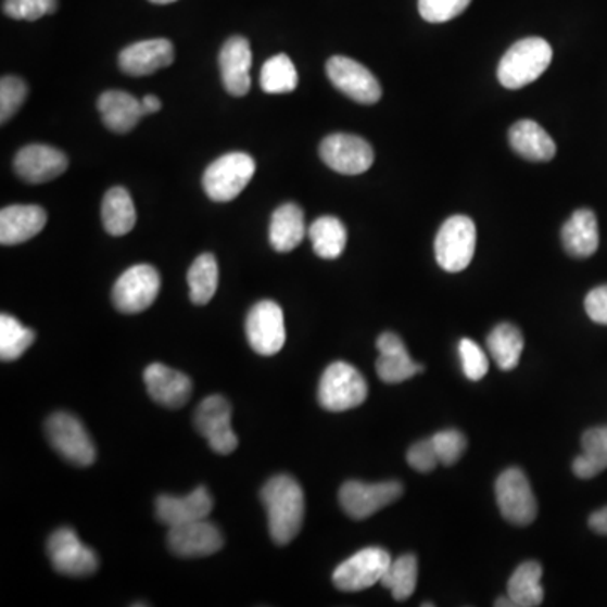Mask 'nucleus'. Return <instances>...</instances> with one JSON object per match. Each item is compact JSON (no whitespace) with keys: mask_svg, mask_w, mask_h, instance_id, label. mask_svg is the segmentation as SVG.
Returning a JSON list of instances; mask_svg holds the SVG:
<instances>
[{"mask_svg":"<svg viewBox=\"0 0 607 607\" xmlns=\"http://www.w3.org/2000/svg\"><path fill=\"white\" fill-rule=\"evenodd\" d=\"M380 356L377 359V374L385 383H402L414 375L422 374L423 366L415 363L408 355L401 338L393 332H383L377 340Z\"/></svg>","mask_w":607,"mask_h":607,"instance_id":"5701e85b","label":"nucleus"},{"mask_svg":"<svg viewBox=\"0 0 607 607\" xmlns=\"http://www.w3.org/2000/svg\"><path fill=\"white\" fill-rule=\"evenodd\" d=\"M152 4H173V2H176V0H151Z\"/></svg>","mask_w":607,"mask_h":607,"instance_id":"de8ad7c7","label":"nucleus"},{"mask_svg":"<svg viewBox=\"0 0 607 607\" xmlns=\"http://www.w3.org/2000/svg\"><path fill=\"white\" fill-rule=\"evenodd\" d=\"M255 174V161L245 152H230L204 170L203 188L210 200L228 203L240 197Z\"/></svg>","mask_w":607,"mask_h":607,"instance_id":"7ed1b4c3","label":"nucleus"},{"mask_svg":"<svg viewBox=\"0 0 607 607\" xmlns=\"http://www.w3.org/2000/svg\"><path fill=\"white\" fill-rule=\"evenodd\" d=\"M407 460L410 468L419 472H430L438 468L439 459L438 451H435L434 441L432 438L423 439V441L417 442V444L412 445L407 453Z\"/></svg>","mask_w":607,"mask_h":607,"instance_id":"79ce46f5","label":"nucleus"},{"mask_svg":"<svg viewBox=\"0 0 607 607\" xmlns=\"http://www.w3.org/2000/svg\"><path fill=\"white\" fill-rule=\"evenodd\" d=\"M402 494L404 486L399 481L375 484L347 481L341 486L340 503L347 517L353 520H366L402 498Z\"/></svg>","mask_w":607,"mask_h":607,"instance_id":"9d476101","label":"nucleus"},{"mask_svg":"<svg viewBox=\"0 0 607 607\" xmlns=\"http://www.w3.org/2000/svg\"><path fill=\"white\" fill-rule=\"evenodd\" d=\"M306 237V219L302 207L295 203H286L277 207L270 219L271 249L280 253L292 252L301 245Z\"/></svg>","mask_w":607,"mask_h":607,"instance_id":"393cba45","label":"nucleus"},{"mask_svg":"<svg viewBox=\"0 0 607 607\" xmlns=\"http://www.w3.org/2000/svg\"><path fill=\"white\" fill-rule=\"evenodd\" d=\"M508 139L518 155L533 163H548L557 152L552 137L533 121L517 122L509 129Z\"/></svg>","mask_w":607,"mask_h":607,"instance_id":"bb28decb","label":"nucleus"},{"mask_svg":"<svg viewBox=\"0 0 607 607\" xmlns=\"http://www.w3.org/2000/svg\"><path fill=\"white\" fill-rule=\"evenodd\" d=\"M99 110L103 124L112 132L117 134L130 132L146 115L142 102H139L134 94L121 90L105 91L99 99Z\"/></svg>","mask_w":607,"mask_h":607,"instance_id":"b1692460","label":"nucleus"},{"mask_svg":"<svg viewBox=\"0 0 607 607\" xmlns=\"http://www.w3.org/2000/svg\"><path fill=\"white\" fill-rule=\"evenodd\" d=\"M417 573H419L417 558L415 555L405 554L392 560L380 584L389 589L396 600H407L417 587Z\"/></svg>","mask_w":607,"mask_h":607,"instance_id":"f704fd0d","label":"nucleus"},{"mask_svg":"<svg viewBox=\"0 0 607 607\" xmlns=\"http://www.w3.org/2000/svg\"><path fill=\"white\" fill-rule=\"evenodd\" d=\"M319 155L326 166L346 176H358L374 166L375 152L363 137L332 134L319 146Z\"/></svg>","mask_w":607,"mask_h":607,"instance_id":"9b49d317","label":"nucleus"},{"mask_svg":"<svg viewBox=\"0 0 607 607\" xmlns=\"http://www.w3.org/2000/svg\"><path fill=\"white\" fill-rule=\"evenodd\" d=\"M223 542L225 540L218 527L207 521V518L173 527L167 535V543L173 554L185 558L216 554L222 551Z\"/></svg>","mask_w":607,"mask_h":607,"instance_id":"f3484780","label":"nucleus"},{"mask_svg":"<svg viewBox=\"0 0 607 607\" xmlns=\"http://www.w3.org/2000/svg\"><path fill=\"white\" fill-rule=\"evenodd\" d=\"M589 527L597 533V535H607V506L597 509L589 517Z\"/></svg>","mask_w":607,"mask_h":607,"instance_id":"c03bdc74","label":"nucleus"},{"mask_svg":"<svg viewBox=\"0 0 607 607\" xmlns=\"http://www.w3.org/2000/svg\"><path fill=\"white\" fill-rule=\"evenodd\" d=\"M496 499L499 511L509 523L527 527L533 523L539 514L535 494L524 472L518 468H508L496 479Z\"/></svg>","mask_w":607,"mask_h":607,"instance_id":"0eeeda50","label":"nucleus"},{"mask_svg":"<svg viewBox=\"0 0 607 607\" xmlns=\"http://www.w3.org/2000/svg\"><path fill=\"white\" fill-rule=\"evenodd\" d=\"M471 0H419V12L427 23H447L463 14Z\"/></svg>","mask_w":607,"mask_h":607,"instance_id":"4c0bfd02","label":"nucleus"},{"mask_svg":"<svg viewBox=\"0 0 607 607\" xmlns=\"http://www.w3.org/2000/svg\"><path fill=\"white\" fill-rule=\"evenodd\" d=\"M392 564L385 548L366 547L344 560L332 573V582L344 593H358L381 582Z\"/></svg>","mask_w":607,"mask_h":607,"instance_id":"6e6552de","label":"nucleus"},{"mask_svg":"<svg viewBox=\"0 0 607 607\" xmlns=\"http://www.w3.org/2000/svg\"><path fill=\"white\" fill-rule=\"evenodd\" d=\"M262 502L267 509L271 540L277 545L291 543L301 532L306 515L301 484L292 476H274L262 488Z\"/></svg>","mask_w":607,"mask_h":607,"instance_id":"f257e3e1","label":"nucleus"},{"mask_svg":"<svg viewBox=\"0 0 607 607\" xmlns=\"http://www.w3.org/2000/svg\"><path fill=\"white\" fill-rule=\"evenodd\" d=\"M494 604L498 607H515L514 600L509 599V597H499Z\"/></svg>","mask_w":607,"mask_h":607,"instance_id":"49530a36","label":"nucleus"},{"mask_svg":"<svg viewBox=\"0 0 607 607\" xmlns=\"http://www.w3.org/2000/svg\"><path fill=\"white\" fill-rule=\"evenodd\" d=\"M143 381L152 401L167 408H181L193 393V381L188 375L169 366L154 363L143 371Z\"/></svg>","mask_w":607,"mask_h":607,"instance_id":"a211bd4d","label":"nucleus"},{"mask_svg":"<svg viewBox=\"0 0 607 607\" xmlns=\"http://www.w3.org/2000/svg\"><path fill=\"white\" fill-rule=\"evenodd\" d=\"M213 509V498L210 491L204 486L197 488L193 493L185 498L176 496H159L155 503V511L161 523L167 524L169 529L179 524L191 523V521L204 520L210 517Z\"/></svg>","mask_w":607,"mask_h":607,"instance_id":"4be33fe9","label":"nucleus"},{"mask_svg":"<svg viewBox=\"0 0 607 607\" xmlns=\"http://www.w3.org/2000/svg\"><path fill=\"white\" fill-rule=\"evenodd\" d=\"M246 338L250 346L262 356H274L286 344V325L279 304L261 301L246 317Z\"/></svg>","mask_w":607,"mask_h":607,"instance_id":"4468645a","label":"nucleus"},{"mask_svg":"<svg viewBox=\"0 0 607 607\" xmlns=\"http://www.w3.org/2000/svg\"><path fill=\"white\" fill-rule=\"evenodd\" d=\"M309 238L317 257L334 261L344 252L347 242L346 228L337 216H321L311 225Z\"/></svg>","mask_w":607,"mask_h":607,"instance_id":"7c9ffc66","label":"nucleus"},{"mask_svg":"<svg viewBox=\"0 0 607 607\" xmlns=\"http://www.w3.org/2000/svg\"><path fill=\"white\" fill-rule=\"evenodd\" d=\"M326 73L331 84L355 102L374 105L381 99L380 81L358 61L346 56H332L326 65Z\"/></svg>","mask_w":607,"mask_h":607,"instance_id":"ddd939ff","label":"nucleus"},{"mask_svg":"<svg viewBox=\"0 0 607 607\" xmlns=\"http://www.w3.org/2000/svg\"><path fill=\"white\" fill-rule=\"evenodd\" d=\"M585 313L597 325L607 326V286L596 287L585 298Z\"/></svg>","mask_w":607,"mask_h":607,"instance_id":"37998d69","label":"nucleus"},{"mask_svg":"<svg viewBox=\"0 0 607 607\" xmlns=\"http://www.w3.org/2000/svg\"><path fill=\"white\" fill-rule=\"evenodd\" d=\"M161 106H163L161 105V100L154 97V94H148V97H143L142 99V109L146 115L155 114V112L161 110Z\"/></svg>","mask_w":607,"mask_h":607,"instance_id":"a18cd8bd","label":"nucleus"},{"mask_svg":"<svg viewBox=\"0 0 607 607\" xmlns=\"http://www.w3.org/2000/svg\"><path fill=\"white\" fill-rule=\"evenodd\" d=\"M459 356L460 363H463V371L469 380L479 381L486 377L490 362H488L486 353L481 350L478 343L472 340H460Z\"/></svg>","mask_w":607,"mask_h":607,"instance_id":"a19ab883","label":"nucleus"},{"mask_svg":"<svg viewBox=\"0 0 607 607\" xmlns=\"http://www.w3.org/2000/svg\"><path fill=\"white\" fill-rule=\"evenodd\" d=\"M562 243L570 257L587 258L599 246V227L591 210H578L562 228Z\"/></svg>","mask_w":607,"mask_h":607,"instance_id":"a878e982","label":"nucleus"},{"mask_svg":"<svg viewBox=\"0 0 607 607\" xmlns=\"http://www.w3.org/2000/svg\"><path fill=\"white\" fill-rule=\"evenodd\" d=\"M102 219L106 233L112 237H124L134 230L137 213L127 189L115 186L106 191L102 203Z\"/></svg>","mask_w":607,"mask_h":607,"instance_id":"cd10ccee","label":"nucleus"},{"mask_svg":"<svg viewBox=\"0 0 607 607\" xmlns=\"http://www.w3.org/2000/svg\"><path fill=\"white\" fill-rule=\"evenodd\" d=\"M159 289H161V277L152 265H134L118 277L112 299L121 313H142L154 304Z\"/></svg>","mask_w":607,"mask_h":607,"instance_id":"1a4fd4ad","label":"nucleus"},{"mask_svg":"<svg viewBox=\"0 0 607 607\" xmlns=\"http://www.w3.org/2000/svg\"><path fill=\"white\" fill-rule=\"evenodd\" d=\"M551 45L542 38H524L515 42L498 65V79L508 90L527 87L547 72L552 63Z\"/></svg>","mask_w":607,"mask_h":607,"instance_id":"f03ea898","label":"nucleus"},{"mask_svg":"<svg viewBox=\"0 0 607 607\" xmlns=\"http://www.w3.org/2000/svg\"><path fill=\"white\" fill-rule=\"evenodd\" d=\"M542 573V566L535 560L517 567L508 581V597L515 607H536L543 603Z\"/></svg>","mask_w":607,"mask_h":607,"instance_id":"c756f323","label":"nucleus"},{"mask_svg":"<svg viewBox=\"0 0 607 607\" xmlns=\"http://www.w3.org/2000/svg\"><path fill=\"white\" fill-rule=\"evenodd\" d=\"M48 555L54 569L69 578H88L99 569L97 554L79 542L78 535L72 529H60L51 535Z\"/></svg>","mask_w":607,"mask_h":607,"instance_id":"2eb2a0df","label":"nucleus"},{"mask_svg":"<svg viewBox=\"0 0 607 607\" xmlns=\"http://www.w3.org/2000/svg\"><path fill=\"white\" fill-rule=\"evenodd\" d=\"M46 434L60 456L72 465L87 468L94 463L97 451L84 423L66 412H56L46 422Z\"/></svg>","mask_w":607,"mask_h":607,"instance_id":"423d86ee","label":"nucleus"},{"mask_svg":"<svg viewBox=\"0 0 607 607\" xmlns=\"http://www.w3.org/2000/svg\"><path fill=\"white\" fill-rule=\"evenodd\" d=\"M434 441L435 451H438L439 459H441L442 465L453 466L456 465L460 456L465 454L466 447H468V439L459 430H442L432 438Z\"/></svg>","mask_w":607,"mask_h":607,"instance_id":"ea45409f","label":"nucleus"},{"mask_svg":"<svg viewBox=\"0 0 607 607\" xmlns=\"http://www.w3.org/2000/svg\"><path fill=\"white\" fill-rule=\"evenodd\" d=\"M218 262L212 253H203L188 270L189 298L197 306L212 301L218 289Z\"/></svg>","mask_w":607,"mask_h":607,"instance_id":"473e14b6","label":"nucleus"},{"mask_svg":"<svg viewBox=\"0 0 607 607\" xmlns=\"http://www.w3.org/2000/svg\"><path fill=\"white\" fill-rule=\"evenodd\" d=\"M368 396V383L350 363L334 362L319 381L317 399L329 412H346L359 407Z\"/></svg>","mask_w":607,"mask_h":607,"instance_id":"20e7f679","label":"nucleus"},{"mask_svg":"<svg viewBox=\"0 0 607 607\" xmlns=\"http://www.w3.org/2000/svg\"><path fill=\"white\" fill-rule=\"evenodd\" d=\"M194 426L216 454L228 456L237 450L238 438L231 429V405L225 396L204 399L194 415Z\"/></svg>","mask_w":607,"mask_h":607,"instance_id":"f8f14e48","label":"nucleus"},{"mask_svg":"<svg viewBox=\"0 0 607 607\" xmlns=\"http://www.w3.org/2000/svg\"><path fill=\"white\" fill-rule=\"evenodd\" d=\"M298 69L287 54L268 58L262 66L261 87L265 93H291L298 88Z\"/></svg>","mask_w":607,"mask_h":607,"instance_id":"72a5a7b5","label":"nucleus"},{"mask_svg":"<svg viewBox=\"0 0 607 607\" xmlns=\"http://www.w3.org/2000/svg\"><path fill=\"white\" fill-rule=\"evenodd\" d=\"M219 68L223 85L233 97H245L252 87L250 68H252V48L242 36H233L223 45L219 51Z\"/></svg>","mask_w":607,"mask_h":607,"instance_id":"6ab92c4d","label":"nucleus"},{"mask_svg":"<svg viewBox=\"0 0 607 607\" xmlns=\"http://www.w3.org/2000/svg\"><path fill=\"white\" fill-rule=\"evenodd\" d=\"M607 469V427H594L582 435V454L572 465L573 475L581 479L596 478Z\"/></svg>","mask_w":607,"mask_h":607,"instance_id":"c85d7f7f","label":"nucleus"},{"mask_svg":"<svg viewBox=\"0 0 607 607\" xmlns=\"http://www.w3.org/2000/svg\"><path fill=\"white\" fill-rule=\"evenodd\" d=\"M174 63L173 42L149 39L127 46L118 56V66L125 75L148 76Z\"/></svg>","mask_w":607,"mask_h":607,"instance_id":"aec40b11","label":"nucleus"},{"mask_svg":"<svg viewBox=\"0 0 607 607\" xmlns=\"http://www.w3.org/2000/svg\"><path fill=\"white\" fill-rule=\"evenodd\" d=\"M14 169L24 181L42 185L60 178L68 169V157L60 149L33 143L17 152Z\"/></svg>","mask_w":607,"mask_h":607,"instance_id":"dca6fc26","label":"nucleus"},{"mask_svg":"<svg viewBox=\"0 0 607 607\" xmlns=\"http://www.w3.org/2000/svg\"><path fill=\"white\" fill-rule=\"evenodd\" d=\"M486 344L491 356L502 370L509 371L517 368L524 346L523 334L517 326L509 323L496 326L488 337Z\"/></svg>","mask_w":607,"mask_h":607,"instance_id":"2f4dec72","label":"nucleus"},{"mask_svg":"<svg viewBox=\"0 0 607 607\" xmlns=\"http://www.w3.org/2000/svg\"><path fill=\"white\" fill-rule=\"evenodd\" d=\"M58 0H4V12L17 21H38L53 14Z\"/></svg>","mask_w":607,"mask_h":607,"instance_id":"58836bf2","label":"nucleus"},{"mask_svg":"<svg viewBox=\"0 0 607 607\" xmlns=\"http://www.w3.org/2000/svg\"><path fill=\"white\" fill-rule=\"evenodd\" d=\"M36 332L21 325L9 314L0 316V359L14 362L26 353L27 347L35 343Z\"/></svg>","mask_w":607,"mask_h":607,"instance_id":"c9c22d12","label":"nucleus"},{"mask_svg":"<svg viewBox=\"0 0 607 607\" xmlns=\"http://www.w3.org/2000/svg\"><path fill=\"white\" fill-rule=\"evenodd\" d=\"M27 99V85L17 76H4L0 81V121L2 124L14 117L15 112Z\"/></svg>","mask_w":607,"mask_h":607,"instance_id":"e433bc0d","label":"nucleus"},{"mask_svg":"<svg viewBox=\"0 0 607 607\" xmlns=\"http://www.w3.org/2000/svg\"><path fill=\"white\" fill-rule=\"evenodd\" d=\"M48 215L38 204H12L0 212V243L20 245L41 233Z\"/></svg>","mask_w":607,"mask_h":607,"instance_id":"412c9836","label":"nucleus"},{"mask_svg":"<svg viewBox=\"0 0 607 607\" xmlns=\"http://www.w3.org/2000/svg\"><path fill=\"white\" fill-rule=\"evenodd\" d=\"M435 258L445 271L457 274L469 267L476 252V225L469 216L445 219L435 237Z\"/></svg>","mask_w":607,"mask_h":607,"instance_id":"39448f33","label":"nucleus"}]
</instances>
